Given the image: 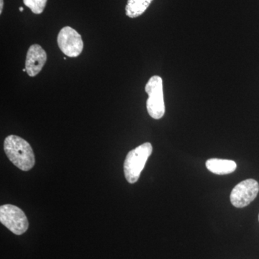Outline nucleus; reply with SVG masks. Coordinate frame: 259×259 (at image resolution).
I'll list each match as a JSON object with an SVG mask.
<instances>
[{
	"instance_id": "39448f33",
	"label": "nucleus",
	"mask_w": 259,
	"mask_h": 259,
	"mask_svg": "<svg viewBox=\"0 0 259 259\" xmlns=\"http://www.w3.org/2000/svg\"><path fill=\"white\" fill-rule=\"evenodd\" d=\"M59 49L69 57H78L82 52L83 42L79 32L69 26L60 30L57 37Z\"/></svg>"
},
{
	"instance_id": "1a4fd4ad",
	"label": "nucleus",
	"mask_w": 259,
	"mask_h": 259,
	"mask_svg": "<svg viewBox=\"0 0 259 259\" xmlns=\"http://www.w3.org/2000/svg\"><path fill=\"white\" fill-rule=\"evenodd\" d=\"M153 0H128L125 7V14L131 18H136L144 14Z\"/></svg>"
},
{
	"instance_id": "f8f14e48",
	"label": "nucleus",
	"mask_w": 259,
	"mask_h": 259,
	"mask_svg": "<svg viewBox=\"0 0 259 259\" xmlns=\"http://www.w3.org/2000/svg\"><path fill=\"white\" fill-rule=\"evenodd\" d=\"M19 10H20V12H23V8H20V9H19Z\"/></svg>"
},
{
	"instance_id": "0eeeda50",
	"label": "nucleus",
	"mask_w": 259,
	"mask_h": 259,
	"mask_svg": "<svg viewBox=\"0 0 259 259\" xmlns=\"http://www.w3.org/2000/svg\"><path fill=\"white\" fill-rule=\"evenodd\" d=\"M47 61V54L40 45L33 44L29 48L25 61V69L30 76H37Z\"/></svg>"
},
{
	"instance_id": "7ed1b4c3",
	"label": "nucleus",
	"mask_w": 259,
	"mask_h": 259,
	"mask_svg": "<svg viewBox=\"0 0 259 259\" xmlns=\"http://www.w3.org/2000/svg\"><path fill=\"white\" fill-rule=\"evenodd\" d=\"M145 90L148 95L146 102L148 114L155 120H159L165 114L163 80L161 76L156 75L150 78Z\"/></svg>"
},
{
	"instance_id": "4468645a",
	"label": "nucleus",
	"mask_w": 259,
	"mask_h": 259,
	"mask_svg": "<svg viewBox=\"0 0 259 259\" xmlns=\"http://www.w3.org/2000/svg\"><path fill=\"white\" fill-rule=\"evenodd\" d=\"M258 221H259V215H258Z\"/></svg>"
},
{
	"instance_id": "9d476101",
	"label": "nucleus",
	"mask_w": 259,
	"mask_h": 259,
	"mask_svg": "<svg viewBox=\"0 0 259 259\" xmlns=\"http://www.w3.org/2000/svg\"><path fill=\"white\" fill-rule=\"evenodd\" d=\"M25 5L35 14H41L45 9L47 0H23Z\"/></svg>"
},
{
	"instance_id": "9b49d317",
	"label": "nucleus",
	"mask_w": 259,
	"mask_h": 259,
	"mask_svg": "<svg viewBox=\"0 0 259 259\" xmlns=\"http://www.w3.org/2000/svg\"><path fill=\"white\" fill-rule=\"evenodd\" d=\"M3 5H4V2H3V0H0V14L3 13Z\"/></svg>"
},
{
	"instance_id": "f03ea898",
	"label": "nucleus",
	"mask_w": 259,
	"mask_h": 259,
	"mask_svg": "<svg viewBox=\"0 0 259 259\" xmlns=\"http://www.w3.org/2000/svg\"><path fill=\"white\" fill-rule=\"evenodd\" d=\"M152 152V145L145 143L127 153L124 162V173L128 183L134 184L138 182Z\"/></svg>"
},
{
	"instance_id": "20e7f679",
	"label": "nucleus",
	"mask_w": 259,
	"mask_h": 259,
	"mask_svg": "<svg viewBox=\"0 0 259 259\" xmlns=\"http://www.w3.org/2000/svg\"><path fill=\"white\" fill-rule=\"evenodd\" d=\"M0 222L17 236L23 235L28 229L29 223L25 212L13 204L0 207Z\"/></svg>"
},
{
	"instance_id": "ddd939ff",
	"label": "nucleus",
	"mask_w": 259,
	"mask_h": 259,
	"mask_svg": "<svg viewBox=\"0 0 259 259\" xmlns=\"http://www.w3.org/2000/svg\"><path fill=\"white\" fill-rule=\"evenodd\" d=\"M23 72H25V71H27L26 69H23Z\"/></svg>"
},
{
	"instance_id": "f257e3e1",
	"label": "nucleus",
	"mask_w": 259,
	"mask_h": 259,
	"mask_svg": "<svg viewBox=\"0 0 259 259\" xmlns=\"http://www.w3.org/2000/svg\"><path fill=\"white\" fill-rule=\"evenodd\" d=\"M4 150L10 161L23 171H28L35 165V155L31 146L18 136L11 135L5 139Z\"/></svg>"
},
{
	"instance_id": "423d86ee",
	"label": "nucleus",
	"mask_w": 259,
	"mask_h": 259,
	"mask_svg": "<svg viewBox=\"0 0 259 259\" xmlns=\"http://www.w3.org/2000/svg\"><path fill=\"white\" fill-rule=\"evenodd\" d=\"M259 185L253 179L243 181L232 190L231 202L237 208L246 207L250 202L254 200L258 195Z\"/></svg>"
},
{
	"instance_id": "6e6552de",
	"label": "nucleus",
	"mask_w": 259,
	"mask_h": 259,
	"mask_svg": "<svg viewBox=\"0 0 259 259\" xmlns=\"http://www.w3.org/2000/svg\"><path fill=\"white\" fill-rule=\"evenodd\" d=\"M206 167L209 171L218 175H226L236 171L237 164L232 160L210 158L206 161Z\"/></svg>"
}]
</instances>
